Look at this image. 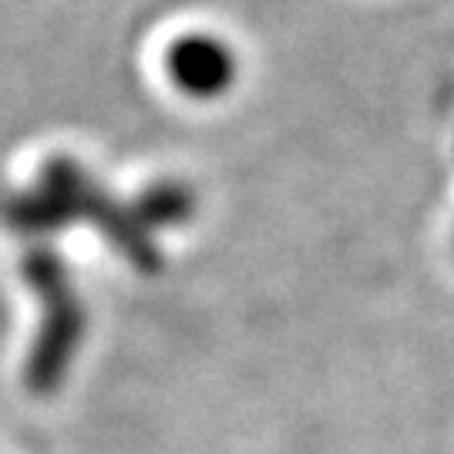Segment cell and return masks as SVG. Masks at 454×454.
<instances>
[{"label":"cell","instance_id":"6da1fadb","mask_svg":"<svg viewBox=\"0 0 454 454\" xmlns=\"http://www.w3.org/2000/svg\"><path fill=\"white\" fill-rule=\"evenodd\" d=\"M168 71L185 95L212 98L223 95L236 78V61L212 37H185L168 54Z\"/></svg>","mask_w":454,"mask_h":454}]
</instances>
